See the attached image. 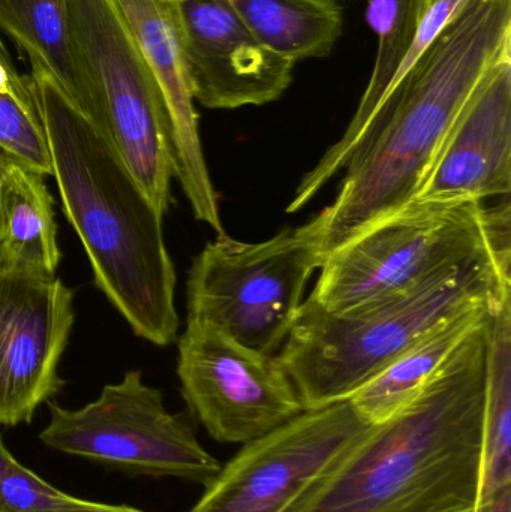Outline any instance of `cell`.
I'll return each mask as SVG.
<instances>
[{"mask_svg": "<svg viewBox=\"0 0 511 512\" xmlns=\"http://www.w3.org/2000/svg\"><path fill=\"white\" fill-rule=\"evenodd\" d=\"M12 159L0 149V213H2L3 197H5L6 180H8L9 167Z\"/></svg>", "mask_w": 511, "mask_h": 512, "instance_id": "cell-25", "label": "cell"}, {"mask_svg": "<svg viewBox=\"0 0 511 512\" xmlns=\"http://www.w3.org/2000/svg\"><path fill=\"white\" fill-rule=\"evenodd\" d=\"M14 42L29 65L44 68L69 99L75 74L66 0H0V35Z\"/></svg>", "mask_w": 511, "mask_h": 512, "instance_id": "cell-20", "label": "cell"}, {"mask_svg": "<svg viewBox=\"0 0 511 512\" xmlns=\"http://www.w3.org/2000/svg\"><path fill=\"white\" fill-rule=\"evenodd\" d=\"M507 59L511 0H467L372 120L335 201L308 222L323 264L416 198L456 117Z\"/></svg>", "mask_w": 511, "mask_h": 512, "instance_id": "cell-1", "label": "cell"}, {"mask_svg": "<svg viewBox=\"0 0 511 512\" xmlns=\"http://www.w3.org/2000/svg\"><path fill=\"white\" fill-rule=\"evenodd\" d=\"M491 306L476 307L449 319L399 355L351 397L357 414L374 426L407 408L471 331L485 321Z\"/></svg>", "mask_w": 511, "mask_h": 512, "instance_id": "cell-16", "label": "cell"}, {"mask_svg": "<svg viewBox=\"0 0 511 512\" xmlns=\"http://www.w3.org/2000/svg\"><path fill=\"white\" fill-rule=\"evenodd\" d=\"M420 9L422 0H366V23L377 36V54L371 78L347 131L300 180L288 212H299L350 161L354 149L380 110L390 83L410 48L419 23Z\"/></svg>", "mask_w": 511, "mask_h": 512, "instance_id": "cell-15", "label": "cell"}, {"mask_svg": "<svg viewBox=\"0 0 511 512\" xmlns=\"http://www.w3.org/2000/svg\"><path fill=\"white\" fill-rule=\"evenodd\" d=\"M480 512H511V489L504 490Z\"/></svg>", "mask_w": 511, "mask_h": 512, "instance_id": "cell-24", "label": "cell"}, {"mask_svg": "<svg viewBox=\"0 0 511 512\" xmlns=\"http://www.w3.org/2000/svg\"><path fill=\"white\" fill-rule=\"evenodd\" d=\"M255 38L293 63L326 59L344 32L341 0H228Z\"/></svg>", "mask_w": 511, "mask_h": 512, "instance_id": "cell-19", "label": "cell"}, {"mask_svg": "<svg viewBox=\"0 0 511 512\" xmlns=\"http://www.w3.org/2000/svg\"><path fill=\"white\" fill-rule=\"evenodd\" d=\"M0 149L15 164L51 176L50 149L35 101L0 93Z\"/></svg>", "mask_w": 511, "mask_h": 512, "instance_id": "cell-22", "label": "cell"}, {"mask_svg": "<svg viewBox=\"0 0 511 512\" xmlns=\"http://www.w3.org/2000/svg\"><path fill=\"white\" fill-rule=\"evenodd\" d=\"M511 249L489 252L423 285L342 313L308 297L276 360L303 409L350 400L444 322L491 306L511 289Z\"/></svg>", "mask_w": 511, "mask_h": 512, "instance_id": "cell-4", "label": "cell"}, {"mask_svg": "<svg viewBox=\"0 0 511 512\" xmlns=\"http://www.w3.org/2000/svg\"><path fill=\"white\" fill-rule=\"evenodd\" d=\"M135 42L152 71L171 126L174 177L198 221L218 234L225 233L219 216L218 195L210 179L200 138V117L195 108L179 30L168 0H116Z\"/></svg>", "mask_w": 511, "mask_h": 512, "instance_id": "cell-14", "label": "cell"}, {"mask_svg": "<svg viewBox=\"0 0 511 512\" xmlns=\"http://www.w3.org/2000/svg\"><path fill=\"white\" fill-rule=\"evenodd\" d=\"M511 191V59L498 63L453 122L414 200L507 198Z\"/></svg>", "mask_w": 511, "mask_h": 512, "instance_id": "cell-13", "label": "cell"}, {"mask_svg": "<svg viewBox=\"0 0 511 512\" xmlns=\"http://www.w3.org/2000/svg\"><path fill=\"white\" fill-rule=\"evenodd\" d=\"M485 321L401 412L282 512H480Z\"/></svg>", "mask_w": 511, "mask_h": 512, "instance_id": "cell-2", "label": "cell"}, {"mask_svg": "<svg viewBox=\"0 0 511 512\" xmlns=\"http://www.w3.org/2000/svg\"><path fill=\"white\" fill-rule=\"evenodd\" d=\"M485 342L480 511L511 489V289L486 313Z\"/></svg>", "mask_w": 511, "mask_h": 512, "instance_id": "cell-17", "label": "cell"}, {"mask_svg": "<svg viewBox=\"0 0 511 512\" xmlns=\"http://www.w3.org/2000/svg\"><path fill=\"white\" fill-rule=\"evenodd\" d=\"M321 267L308 224L260 243L218 234L189 270L188 319L275 357L299 315L306 283Z\"/></svg>", "mask_w": 511, "mask_h": 512, "instance_id": "cell-7", "label": "cell"}, {"mask_svg": "<svg viewBox=\"0 0 511 512\" xmlns=\"http://www.w3.org/2000/svg\"><path fill=\"white\" fill-rule=\"evenodd\" d=\"M74 292L56 277L0 265V426L30 423L59 393Z\"/></svg>", "mask_w": 511, "mask_h": 512, "instance_id": "cell-11", "label": "cell"}, {"mask_svg": "<svg viewBox=\"0 0 511 512\" xmlns=\"http://www.w3.org/2000/svg\"><path fill=\"white\" fill-rule=\"evenodd\" d=\"M510 224L509 198L492 207L413 200L327 256L309 298L342 313L410 291L477 256L511 249Z\"/></svg>", "mask_w": 511, "mask_h": 512, "instance_id": "cell-5", "label": "cell"}, {"mask_svg": "<svg viewBox=\"0 0 511 512\" xmlns=\"http://www.w3.org/2000/svg\"><path fill=\"white\" fill-rule=\"evenodd\" d=\"M0 512H143L75 498L21 465L0 438Z\"/></svg>", "mask_w": 511, "mask_h": 512, "instance_id": "cell-21", "label": "cell"}, {"mask_svg": "<svg viewBox=\"0 0 511 512\" xmlns=\"http://www.w3.org/2000/svg\"><path fill=\"white\" fill-rule=\"evenodd\" d=\"M168 3L197 104L207 110H237L284 96L296 63L261 44L228 0Z\"/></svg>", "mask_w": 511, "mask_h": 512, "instance_id": "cell-12", "label": "cell"}, {"mask_svg": "<svg viewBox=\"0 0 511 512\" xmlns=\"http://www.w3.org/2000/svg\"><path fill=\"white\" fill-rule=\"evenodd\" d=\"M371 426L350 400L303 411L243 445L189 512H282Z\"/></svg>", "mask_w": 511, "mask_h": 512, "instance_id": "cell-10", "label": "cell"}, {"mask_svg": "<svg viewBox=\"0 0 511 512\" xmlns=\"http://www.w3.org/2000/svg\"><path fill=\"white\" fill-rule=\"evenodd\" d=\"M177 375L192 414L221 444H248L302 414V403L275 357L188 319Z\"/></svg>", "mask_w": 511, "mask_h": 512, "instance_id": "cell-9", "label": "cell"}, {"mask_svg": "<svg viewBox=\"0 0 511 512\" xmlns=\"http://www.w3.org/2000/svg\"><path fill=\"white\" fill-rule=\"evenodd\" d=\"M27 80L47 135L63 213L80 237L96 286L138 337L170 345L177 339L179 315L164 215L44 68L30 65Z\"/></svg>", "mask_w": 511, "mask_h": 512, "instance_id": "cell-3", "label": "cell"}, {"mask_svg": "<svg viewBox=\"0 0 511 512\" xmlns=\"http://www.w3.org/2000/svg\"><path fill=\"white\" fill-rule=\"evenodd\" d=\"M60 256L53 197L45 177L12 161L0 213V265L51 277Z\"/></svg>", "mask_w": 511, "mask_h": 512, "instance_id": "cell-18", "label": "cell"}, {"mask_svg": "<svg viewBox=\"0 0 511 512\" xmlns=\"http://www.w3.org/2000/svg\"><path fill=\"white\" fill-rule=\"evenodd\" d=\"M50 421L39 439L48 448L111 469L149 477H173L206 487L221 463L204 450L194 430L171 414L158 388L140 370L105 385L80 409L48 402Z\"/></svg>", "mask_w": 511, "mask_h": 512, "instance_id": "cell-8", "label": "cell"}, {"mask_svg": "<svg viewBox=\"0 0 511 512\" xmlns=\"http://www.w3.org/2000/svg\"><path fill=\"white\" fill-rule=\"evenodd\" d=\"M0 93H11L23 101L33 102L27 75H21L12 63L11 54L0 36Z\"/></svg>", "mask_w": 511, "mask_h": 512, "instance_id": "cell-23", "label": "cell"}, {"mask_svg": "<svg viewBox=\"0 0 511 512\" xmlns=\"http://www.w3.org/2000/svg\"><path fill=\"white\" fill-rule=\"evenodd\" d=\"M75 107L104 135L159 212L174 177L170 117L116 0H66Z\"/></svg>", "mask_w": 511, "mask_h": 512, "instance_id": "cell-6", "label": "cell"}]
</instances>
